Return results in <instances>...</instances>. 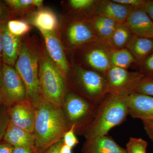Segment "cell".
<instances>
[{"label": "cell", "instance_id": "11", "mask_svg": "<svg viewBox=\"0 0 153 153\" xmlns=\"http://www.w3.org/2000/svg\"><path fill=\"white\" fill-rule=\"evenodd\" d=\"M45 49L50 59L67 79L70 71L65 48L60 41L57 30L52 32L39 30Z\"/></svg>", "mask_w": 153, "mask_h": 153}, {"label": "cell", "instance_id": "33", "mask_svg": "<svg viewBox=\"0 0 153 153\" xmlns=\"http://www.w3.org/2000/svg\"><path fill=\"white\" fill-rule=\"evenodd\" d=\"M153 22V1H147L143 7Z\"/></svg>", "mask_w": 153, "mask_h": 153}, {"label": "cell", "instance_id": "37", "mask_svg": "<svg viewBox=\"0 0 153 153\" xmlns=\"http://www.w3.org/2000/svg\"><path fill=\"white\" fill-rule=\"evenodd\" d=\"M144 128L150 138L153 141V122H143Z\"/></svg>", "mask_w": 153, "mask_h": 153}, {"label": "cell", "instance_id": "10", "mask_svg": "<svg viewBox=\"0 0 153 153\" xmlns=\"http://www.w3.org/2000/svg\"><path fill=\"white\" fill-rule=\"evenodd\" d=\"M108 93L128 94L147 76L143 72H130L126 69L111 66L106 72Z\"/></svg>", "mask_w": 153, "mask_h": 153}, {"label": "cell", "instance_id": "12", "mask_svg": "<svg viewBox=\"0 0 153 153\" xmlns=\"http://www.w3.org/2000/svg\"><path fill=\"white\" fill-rule=\"evenodd\" d=\"M128 113L143 122H153V97L133 92L126 95Z\"/></svg>", "mask_w": 153, "mask_h": 153}, {"label": "cell", "instance_id": "34", "mask_svg": "<svg viewBox=\"0 0 153 153\" xmlns=\"http://www.w3.org/2000/svg\"><path fill=\"white\" fill-rule=\"evenodd\" d=\"M34 148L30 147H19L14 148L13 153H36Z\"/></svg>", "mask_w": 153, "mask_h": 153}, {"label": "cell", "instance_id": "5", "mask_svg": "<svg viewBox=\"0 0 153 153\" xmlns=\"http://www.w3.org/2000/svg\"><path fill=\"white\" fill-rule=\"evenodd\" d=\"M59 20L57 33L66 53L102 41L85 17L63 14L60 15Z\"/></svg>", "mask_w": 153, "mask_h": 153}, {"label": "cell", "instance_id": "35", "mask_svg": "<svg viewBox=\"0 0 153 153\" xmlns=\"http://www.w3.org/2000/svg\"><path fill=\"white\" fill-rule=\"evenodd\" d=\"M14 149L13 146L4 141L0 143V153H13Z\"/></svg>", "mask_w": 153, "mask_h": 153}, {"label": "cell", "instance_id": "30", "mask_svg": "<svg viewBox=\"0 0 153 153\" xmlns=\"http://www.w3.org/2000/svg\"><path fill=\"white\" fill-rule=\"evenodd\" d=\"M15 19L10 9L4 1H0V24L7 22L10 20Z\"/></svg>", "mask_w": 153, "mask_h": 153}, {"label": "cell", "instance_id": "23", "mask_svg": "<svg viewBox=\"0 0 153 153\" xmlns=\"http://www.w3.org/2000/svg\"><path fill=\"white\" fill-rule=\"evenodd\" d=\"M15 19H25L31 12L37 10L35 0H4Z\"/></svg>", "mask_w": 153, "mask_h": 153}, {"label": "cell", "instance_id": "24", "mask_svg": "<svg viewBox=\"0 0 153 153\" xmlns=\"http://www.w3.org/2000/svg\"><path fill=\"white\" fill-rule=\"evenodd\" d=\"M136 60L127 48L113 50L111 54V66L127 69Z\"/></svg>", "mask_w": 153, "mask_h": 153}, {"label": "cell", "instance_id": "29", "mask_svg": "<svg viewBox=\"0 0 153 153\" xmlns=\"http://www.w3.org/2000/svg\"><path fill=\"white\" fill-rule=\"evenodd\" d=\"M75 126L72 125L63 136V143L71 149L74 147L79 143V140L75 136Z\"/></svg>", "mask_w": 153, "mask_h": 153}, {"label": "cell", "instance_id": "7", "mask_svg": "<svg viewBox=\"0 0 153 153\" xmlns=\"http://www.w3.org/2000/svg\"><path fill=\"white\" fill-rule=\"evenodd\" d=\"M113 50L104 41L93 42L71 52L73 53L71 63L106 74L111 66V54Z\"/></svg>", "mask_w": 153, "mask_h": 153}, {"label": "cell", "instance_id": "40", "mask_svg": "<svg viewBox=\"0 0 153 153\" xmlns=\"http://www.w3.org/2000/svg\"><path fill=\"white\" fill-rule=\"evenodd\" d=\"M2 61L0 60V88L1 87L2 83Z\"/></svg>", "mask_w": 153, "mask_h": 153}, {"label": "cell", "instance_id": "25", "mask_svg": "<svg viewBox=\"0 0 153 153\" xmlns=\"http://www.w3.org/2000/svg\"><path fill=\"white\" fill-rule=\"evenodd\" d=\"M7 27L10 32L14 36L23 37L29 34L31 30V25L25 19H15L7 23Z\"/></svg>", "mask_w": 153, "mask_h": 153}, {"label": "cell", "instance_id": "32", "mask_svg": "<svg viewBox=\"0 0 153 153\" xmlns=\"http://www.w3.org/2000/svg\"><path fill=\"white\" fill-rule=\"evenodd\" d=\"M141 66L143 72L148 76L153 77V52L146 58Z\"/></svg>", "mask_w": 153, "mask_h": 153}, {"label": "cell", "instance_id": "28", "mask_svg": "<svg viewBox=\"0 0 153 153\" xmlns=\"http://www.w3.org/2000/svg\"><path fill=\"white\" fill-rule=\"evenodd\" d=\"M10 121L8 108L0 103V140L3 139Z\"/></svg>", "mask_w": 153, "mask_h": 153}, {"label": "cell", "instance_id": "38", "mask_svg": "<svg viewBox=\"0 0 153 153\" xmlns=\"http://www.w3.org/2000/svg\"><path fill=\"white\" fill-rule=\"evenodd\" d=\"M59 153H72V149L63 143L60 146Z\"/></svg>", "mask_w": 153, "mask_h": 153}, {"label": "cell", "instance_id": "36", "mask_svg": "<svg viewBox=\"0 0 153 153\" xmlns=\"http://www.w3.org/2000/svg\"><path fill=\"white\" fill-rule=\"evenodd\" d=\"M63 143V139H62L51 146L44 153H59L60 146Z\"/></svg>", "mask_w": 153, "mask_h": 153}, {"label": "cell", "instance_id": "4", "mask_svg": "<svg viewBox=\"0 0 153 153\" xmlns=\"http://www.w3.org/2000/svg\"><path fill=\"white\" fill-rule=\"evenodd\" d=\"M39 44L38 78L41 94L50 103L62 107L68 90L67 79L50 59L43 40Z\"/></svg>", "mask_w": 153, "mask_h": 153}, {"label": "cell", "instance_id": "8", "mask_svg": "<svg viewBox=\"0 0 153 153\" xmlns=\"http://www.w3.org/2000/svg\"><path fill=\"white\" fill-rule=\"evenodd\" d=\"M27 100L25 84L16 68L3 63L0 103L8 108Z\"/></svg>", "mask_w": 153, "mask_h": 153}, {"label": "cell", "instance_id": "6", "mask_svg": "<svg viewBox=\"0 0 153 153\" xmlns=\"http://www.w3.org/2000/svg\"><path fill=\"white\" fill-rule=\"evenodd\" d=\"M68 82L78 92L93 101L102 100L108 94L106 77L98 71L70 63Z\"/></svg>", "mask_w": 153, "mask_h": 153}, {"label": "cell", "instance_id": "19", "mask_svg": "<svg viewBox=\"0 0 153 153\" xmlns=\"http://www.w3.org/2000/svg\"><path fill=\"white\" fill-rule=\"evenodd\" d=\"M3 140L14 148L25 146L35 149L34 134L15 126L11 121L7 128Z\"/></svg>", "mask_w": 153, "mask_h": 153}, {"label": "cell", "instance_id": "20", "mask_svg": "<svg viewBox=\"0 0 153 153\" xmlns=\"http://www.w3.org/2000/svg\"><path fill=\"white\" fill-rule=\"evenodd\" d=\"M126 48L131 52L136 63L141 66L153 52V39L134 36Z\"/></svg>", "mask_w": 153, "mask_h": 153}, {"label": "cell", "instance_id": "17", "mask_svg": "<svg viewBox=\"0 0 153 153\" xmlns=\"http://www.w3.org/2000/svg\"><path fill=\"white\" fill-rule=\"evenodd\" d=\"M25 20L39 30L52 32L58 28L59 20L52 9L44 7L31 12Z\"/></svg>", "mask_w": 153, "mask_h": 153}, {"label": "cell", "instance_id": "41", "mask_svg": "<svg viewBox=\"0 0 153 153\" xmlns=\"http://www.w3.org/2000/svg\"><path fill=\"white\" fill-rule=\"evenodd\" d=\"M1 140H0V142H1Z\"/></svg>", "mask_w": 153, "mask_h": 153}, {"label": "cell", "instance_id": "18", "mask_svg": "<svg viewBox=\"0 0 153 153\" xmlns=\"http://www.w3.org/2000/svg\"><path fill=\"white\" fill-rule=\"evenodd\" d=\"M82 153H127L126 149L119 146L111 137L107 135L86 140Z\"/></svg>", "mask_w": 153, "mask_h": 153}, {"label": "cell", "instance_id": "3", "mask_svg": "<svg viewBox=\"0 0 153 153\" xmlns=\"http://www.w3.org/2000/svg\"><path fill=\"white\" fill-rule=\"evenodd\" d=\"M126 94L108 93L102 100L92 120L85 129L86 140L107 135L114 127L125 120L128 114Z\"/></svg>", "mask_w": 153, "mask_h": 153}, {"label": "cell", "instance_id": "31", "mask_svg": "<svg viewBox=\"0 0 153 153\" xmlns=\"http://www.w3.org/2000/svg\"><path fill=\"white\" fill-rule=\"evenodd\" d=\"M115 2L132 8H143L146 1L144 0H113Z\"/></svg>", "mask_w": 153, "mask_h": 153}, {"label": "cell", "instance_id": "42", "mask_svg": "<svg viewBox=\"0 0 153 153\" xmlns=\"http://www.w3.org/2000/svg\"></svg>", "mask_w": 153, "mask_h": 153}, {"label": "cell", "instance_id": "39", "mask_svg": "<svg viewBox=\"0 0 153 153\" xmlns=\"http://www.w3.org/2000/svg\"><path fill=\"white\" fill-rule=\"evenodd\" d=\"M2 30L1 26V24H0V60L2 61Z\"/></svg>", "mask_w": 153, "mask_h": 153}, {"label": "cell", "instance_id": "22", "mask_svg": "<svg viewBox=\"0 0 153 153\" xmlns=\"http://www.w3.org/2000/svg\"><path fill=\"white\" fill-rule=\"evenodd\" d=\"M134 35L126 23L118 24L111 40V47L118 50L126 48Z\"/></svg>", "mask_w": 153, "mask_h": 153}, {"label": "cell", "instance_id": "13", "mask_svg": "<svg viewBox=\"0 0 153 153\" xmlns=\"http://www.w3.org/2000/svg\"><path fill=\"white\" fill-rule=\"evenodd\" d=\"M10 121L15 126L33 134L35 109L30 102L26 101L8 108Z\"/></svg>", "mask_w": 153, "mask_h": 153}, {"label": "cell", "instance_id": "16", "mask_svg": "<svg viewBox=\"0 0 153 153\" xmlns=\"http://www.w3.org/2000/svg\"><path fill=\"white\" fill-rule=\"evenodd\" d=\"M7 22L1 24L2 30V62L9 66H15L19 57L22 38L14 36L9 31Z\"/></svg>", "mask_w": 153, "mask_h": 153}, {"label": "cell", "instance_id": "26", "mask_svg": "<svg viewBox=\"0 0 153 153\" xmlns=\"http://www.w3.org/2000/svg\"><path fill=\"white\" fill-rule=\"evenodd\" d=\"M148 143L140 138L131 137L126 145L127 153H146Z\"/></svg>", "mask_w": 153, "mask_h": 153}, {"label": "cell", "instance_id": "14", "mask_svg": "<svg viewBox=\"0 0 153 153\" xmlns=\"http://www.w3.org/2000/svg\"><path fill=\"white\" fill-rule=\"evenodd\" d=\"M133 8L115 2L113 1H97L88 15H95L108 18L117 24L126 23Z\"/></svg>", "mask_w": 153, "mask_h": 153}, {"label": "cell", "instance_id": "9", "mask_svg": "<svg viewBox=\"0 0 153 153\" xmlns=\"http://www.w3.org/2000/svg\"><path fill=\"white\" fill-rule=\"evenodd\" d=\"M62 108L70 125L75 126V130L84 126L86 128L96 111L94 105L81 96L68 90Z\"/></svg>", "mask_w": 153, "mask_h": 153}, {"label": "cell", "instance_id": "1", "mask_svg": "<svg viewBox=\"0 0 153 153\" xmlns=\"http://www.w3.org/2000/svg\"><path fill=\"white\" fill-rule=\"evenodd\" d=\"M35 109V150L37 153H44L62 139L71 126L63 108L54 105L43 97Z\"/></svg>", "mask_w": 153, "mask_h": 153}, {"label": "cell", "instance_id": "27", "mask_svg": "<svg viewBox=\"0 0 153 153\" xmlns=\"http://www.w3.org/2000/svg\"><path fill=\"white\" fill-rule=\"evenodd\" d=\"M133 92L146 94L153 97V78L146 76L138 84Z\"/></svg>", "mask_w": 153, "mask_h": 153}, {"label": "cell", "instance_id": "15", "mask_svg": "<svg viewBox=\"0 0 153 153\" xmlns=\"http://www.w3.org/2000/svg\"><path fill=\"white\" fill-rule=\"evenodd\" d=\"M126 23L134 36L153 39V21L143 8L133 9Z\"/></svg>", "mask_w": 153, "mask_h": 153}, {"label": "cell", "instance_id": "21", "mask_svg": "<svg viewBox=\"0 0 153 153\" xmlns=\"http://www.w3.org/2000/svg\"><path fill=\"white\" fill-rule=\"evenodd\" d=\"M97 1L95 0H69L61 2V5L68 11L65 14L85 17L90 13Z\"/></svg>", "mask_w": 153, "mask_h": 153}, {"label": "cell", "instance_id": "2", "mask_svg": "<svg viewBox=\"0 0 153 153\" xmlns=\"http://www.w3.org/2000/svg\"><path fill=\"white\" fill-rule=\"evenodd\" d=\"M40 41L36 35L29 33L23 37L14 66L25 84L28 101L35 108L43 98L38 78Z\"/></svg>", "mask_w": 153, "mask_h": 153}]
</instances>
